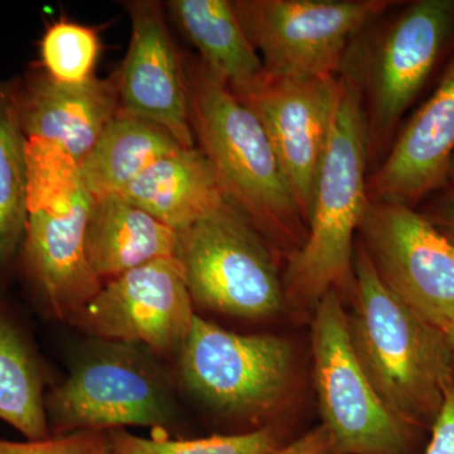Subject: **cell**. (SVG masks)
Instances as JSON below:
<instances>
[{
    "mask_svg": "<svg viewBox=\"0 0 454 454\" xmlns=\"http://www.w3.org/2000/svg\"><path fill=\"white\" fill-rule=\"evenodd\" d=\"M352 293L349 339L373 389L397 418L417 428H432L454 387L450 337L384 286L358 240Z\"/></svg>",
    "mask_w": 454,
    "mask_h": 454,
    "instance_id": "cell-1",
    "label": "cell"
},
{
    "mask_svg": "<svg viewBox=\"0 0 454 454\" xmlns=\"http://www.w3.org/2000/svg\"><path fill=\"white\" fill-rule=\"evenodd\" d=\"M193 137L227 200L276 252L291 258L309 234L258 116L201 59L184 64Z\"/></svg>",
    "mask_w": 454,
    "mask_h": 454,
    "instance_id": "cell-2",
    "label": "cell"
},
{
    "mask_svg": "<svg viewBox=\"0 0 454 454\" xmlns=\"http://www.w3.org/2000/svg\"><path fill=\"white\" fill-rule=\"evenodd\" d=\"M454 55V0L397 2L349 44L339 76L360 94L369 175L389 153L406 114Z\"/></svg>",
    "mask_w": 454,
    "mask_h": 454,
    "instance_id": "cell-3",
    "label": "cell"
},
{
    "mask_svg": "<svg viewBox=\"0 0 454 454\" xmlns=\"http://www.w3.org/2000/svg\"><path fill=\"white\" fill-rule=\"evenodd\" d=\"M339 77V106L317 179L309 234L283 274L286 303L297 309H316L333 289H352L355 236L370 203L365 112L355 86Z\"/></svg>",
    "mask_w": 454,
    "mask_h": 454,
    "instance_id": "cell-4",
    "label": "cell"
},
{
    "mask_svg": "<svg viewBox=\"0 0 454 454\" xmlns=\"http://www.w3.org/2000/svg\"><path fill=\"white\" fill-rule=\"evenodd\" d=\"M27 163L26 269L51 315L70 321L103 288L85 253L95 199L77 163L57 146L27 139Z\"/></svg>",
    "mask_w": 454,
    "mask_h": 454,
    "instance_id": "cell-5",
    "label": "cell"
},
{
    "mask_svg": "<svg viewBox=\"0 0 454 454\" xmlns=\"http://www.w3.org/2000/svg\"><path fill=\"white\" fill-rule=\"evenodd\" d=\"M177 234L175 258L193 303L240 318L284 309L276 250L231 202Z\"/></svg>",
    "mask_w": 454,
    "mask_h": 454,
    "instance_id": "cell-6",
    "label": "cell"
},
{
    "mask_svg": "<svg viewBox=\"0 0 454 454\" xmlns=\"http://www.w3.org/2000/svg\"><path fill=\"white\" fill-rule=\"evenodd\" d=\"M312 351L331 454H414L423 429L397 418L373 389L352 348L348 313L336 289L316 307Z\"/></svg>",
    "mask_w": 454,
    "mask_h": 454,
    "instance_id": "cell-7",
    "label": "cell"
},
{
    "mask_svg": "<svg viewBox=\"0 0 454 454\" xmlns=\"http://www.w3.org/2000/svg\"><path fill=\"white\" fill-rule=\"evenodd\" d=\"M397 0H232L271 77L339 76L358 33Z\"/></svg>",
    "mask_w": 454,
    "mask_h": 454,
    "instance_id": "cell-8",
    "label": "cell"
},
{
    "mask_svg": "<svg viewBox=\"0 0 454 454\" xmlns=\"http://www.w3.org/2000/svg\"><path fill=\"white\" fill-rule=\"evenodd\" d=\"M44 406L52 437L125 427L166 430L175 415L158 372L131 345L115 342L83 357Z\"/></svg>",
    "mask_w": 454,
    "mask_h": 454,
    "instance_id": "cell-9",
    "label": "cell"
},
{
    "mask_svg": "<svg viewBox=\"0 0 454 454\" xmlns=\"http://www.w3.org/2000/svg\"><path fill=\"white\" fill-rule=\"evenodd\" d=\"M178 357L188 390L231 418L262 417L291 385L293 348L286 340L229 333L197 316Z\"/></svg>",
    "mask_w": 454,
    "mask_h": 454,
    "instance_id": "cell-10",
    "label": "cell"
},
{
    "mask_svg": "<svg viewBox=\"0 0 454 454\" xmlns=\"http://www.w3.org/2000/svg\"><path fill=\"white\" fill-rule=\"evenodd\" d=\"M357 240L384 286L447 334L454 328V244L419 211L372 202Z\"/></svg>",
    "mask_w": 454,
    "mask_h": 454,
    "instance_id": "cell-11",
    "label": "cell"
},
{
    "mask_svg": "<svg viewBox=\"0 0 454 454\" xmlns=\"http://www.w3.org/2000/svg\"><path fill=\"white\" fill-rule=\"evenodd\" d=\"M195 316L184 269L173 256L104 283L68 322L106 342L168 355L182 348Z\"/></svg>",
    "mask_w": 454,
    "mask_h": 454,
    "instance_id": "cell-12",
    "label": "cell"
},
{
    "mask_svg": "<svg viewBox=\"0 0 454 454\" xmlns=\"http://www.w3.org/2000/svg\"><path fill=\"white\" fill-rule=\"evenodd\" d=\"M340 92L339 76H268L259 88L238 97L267 131L307 227Z\"/></svg>",
    "mask_w": 454,
    "mask_h": 454,
    "instance_id": "cell-13",
    "label": "cell"
},
{
    "mask_svg": "<svg viewBox=\"0 0 454 454\" xmlns=\"http://www.w3.org/2000/svg\"><path fill=\"white\" fill-rule=\"evenodd\" d=\"M131 37L115 76L121 112L153 122L184 148L195 146L186 70L170 38L162 5L130 2Z\"/></svg>",
    "mask_w": 454,
    "mask_h": 454,
    "instance_id": "cell-14",
    "label": "cell"
},
{
    "mask_svg": "<svg viewBox=\"0 0 454 454\" xmlns=\"http://www.w3.org/2000/svg\"><path fill=\"white\" fill-rule=\"evenodd\" d=\"M453 152L454 55L432 94L400 128L380 166L367 176L370 201L418 207L447 186Z\"/></svg>",
    "mask_w": 454,
    "mask_h": 454,
    "instance_id": "cell-15",
    "label": "cell"
},
{
    "mask_svg": "<svg viewBox=\"0 0 454 454\" xmlns=\"http://www.w3.org/2000/svg\"><path fill=\"white\" fill-rule=\"evenodd\" d=\"M13 90L26 138L57 146L77 166L121 112L114 74L83 83H62L37 71Z\"/></svg>",
    "mask_w": 454,
    "mask_h": 454,
    "instance_id": "cell-16",
    "label": "cell"
},
{
    "mask_svg": "<svg viewBox=\"0 0 454 454\" xmlns=\"http://www.w3.org/2000/svg\"><path fill=\"white\" fill-rule=\"evenodd\" d=\"M178 234L121 196L94 201L86 226L88 264L101 283L155 260L173 258Z\"/></svg>",
    "mask_w": 454,
    "mask_h": 454,
    "instance_id": "cell-17",
    "label": "cell"
},
{
    "mask_svg": "<svg viewBox=\"0 0 454 454\" xmlns=\"http://www.w3.org/2000/svg\"><path fill=\"white\" fill-rule=\"evenodd\" d=\"M118 196L176 231L230 202L211 163L196 146L166 155Z\"/></svg>",
    "mask_w": 454,
    "mask_h": 454,
    "instance_id": "cell-18",
    "label": "cell"
},
{
    "mask_svg": "<svg viewBox=\"0 0 454 454\" xmlns=\"http://www.w3.org/2000/svg\"><path fill=\"white\" fill-rule=\"evenodd\" d=\"M167 7L199 50L202 64L244 97L268 79L262 59L245 35L229 0H172Z\"/></svg>",
    "mask_w": 454,
    "mask_h": 454,
    "instance_id": "cell-19",
    "label": "cell"
},
{
    "mask_svg": "<svg viewBox=\"0 0 454 454\" xmlns=\"http://www.w3.org/2000/svg\"><path fill=\"white\" fill-rule=\"evenodd\" d=\"M179 148L184 146L163 128L119 112L79 164L80 176L95 200L121 195L145 170Z\"/></svg>",
    "mask_w": 454,
    "mask_h": 454,
    "instance_id": "cell-20",
    "label": "cell"
},
{
    "mask_svg": "<svg viewBox=\"0 0 454 454\" xmlns=\"http://www.w3.org/2000/svg\"><path fill=\"white\" fill-rule=\"evenodd\" d=\"M28 219L27 138L13 86L0 82V269L16 255Z\"/></svg>",
    "mask_w": 454,
    "mask_h": 454,
    "instance_id": "cell-21",
    "label": "cell"
},
{
    "mask_svg": "<svg viewBox=\"0 0 454 454\" xmlns=\"http://www.w3.org/2000/svg\"><path fill=\"white\" fill-rule=\"evenodd\" d=\"M0 419L27 441L51 437L43 385L25 340L13 325L0 316Z\"/></svg>",
    "mask_w": 454,
    "mask_h": 454,
    "instance_id": "cell-22",
    "label": "cell"
},
{
    "mask_svg": "<svg viewBox=\"0 0 454 454\" xmlns=\"http://www.w3.org/2000/svg\"><path fill=\"white\" fill-rule=\"evenodd\" d=\"M107 437L110 454H276L286 446L269 427L199 439H172L164 433L145 438L125 429L110 430Z\"/></svg>",
    "mask_w": 454,
    "mask_h": 454,
    "instance_id": "cell-23",
    "label": "cell"
},
{
    "mask_svg": "<svg viewBox=\"0 0 454 454\" xmlns=\"http://www.w3.org/2000/svg\"><path fill=\"white\" fill-rule=\"evenodd\" d=\"M101 43L91 27L59 20L47 28L41 41V62L51 79L83 83L94 79Z\"/></svg>",
    "mask_w": 454,
    "mask_h": 454,
    "instance_id": "cell-24",
    "label": "cell"
},
{
    "mask_svg": "<svg viewBox=\"0 0 454 454\" xmlns=\"http://www.w3.org/2000/svg\"><path fill=\"white\" fill-rule=\"evenodd\" d=\"M0 454H110L109 437L106 432H80L43 441L0 438Z\"/></svg>",
    "mask_w": 454,
    "mask_h": 454,
    "instance_id": "cell-25",
    "label": "cell"
},
{
    "mask_svg": "<svg viewBox=\"0 0 454 454\" xmlns=\"http://www.w3.org/2000/svg\"><path fill=\"white\" fill-rule=\"evenodd\" d=\"M415 208L454 244V186L447 184Z\"/></svg>",
    "mask_w": 454,
    "mask_h": 454,
    "instance_id": "cell-26",
    "label": "cell"
},
{
    "mask_svg": "<svg viewBox=\"0 0 454 454\" xmlns=\"http://www.w3.org/2000/svg\"><path fill=\"white\" fill-rule=\"evenodd\" d=\"M430 430L432 435L424 454H454V387L448 391Z\"/></svg>",
    "mask_w": 454,
    "mask_h": 454,
    "instance_id": "cell-27",
    "label": "cell"
},
{
    "mask_svg": "<svg viewBox=\"0 0 454 454\" xmlns=\"http://www.w3.org/2000/svg\"><path fill=\"white\" fill-rule=\"evenodd\" d=\"M276 454H331V438L324 424L286 444Z\"/></svg>",
    "mask_w": 454,
    "mask_h": 454,
    "instance_id": "cell-28",
    "label": "cell"
},
{
    "mask_svg": "<svg viewBox=\"0 0 454 454\" xmlns=\"http://www.w3.org/2000/svg\"><path fill=\"white\" fill-rule=\"evenodd\" d=\"M447 184L454 186V152L450 158V167H448V182Z\"/></svg>",
    "mask_w": 454,
    "mask_h": 454,
    "instance_id": "cell-29",
    "label": "cell"
},
{
    "mask_svg": "<svg viewBox=\"0 0 454 454\" xmlns=\"http://www.w3.org/2000/svg\"><path fill=\"white\" fill-rule=\"evenodd\" d=\"M448 337H450V343H452L453 349H454V328L452 331H450V333H448Z\"/></svg>",
    "mask_w": 454,
    "mask_h": 454,
    "instance_id": "cell-30",
    "label": "cell"
}]
</instances>
